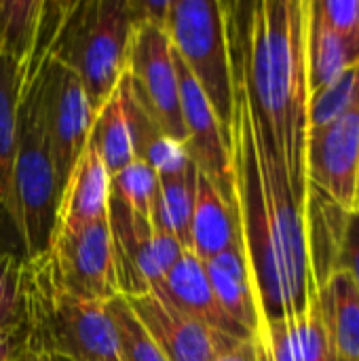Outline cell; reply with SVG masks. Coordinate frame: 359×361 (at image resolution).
Segmentation results:
<instances>
[{
	"label": "cell",
	"instance_id": "cell-1",
	"mask_svg": "<svg viewBox=\"0 0 359 361\" xmlns=\"http://www.w3.org/2000/svg\"><path fill=\"white\" fill-rule=\"evenodd\" d=\"M233 91L231 163L237 222L264 330L271 322L305 315L315 300L305 205L294 195L273 137L256 125L235 76Z\"/></svg>",
	"mask_w": 359,
	"mask_h": 361
},
{
	"label": "cell",
	"instance_id": "cell-2",
	"mask_svg": "<svg viewBox=\"0 0 359 361\" xmlns=\"http://www.w3.org/2000/svg\"><path fill=\"white\" fill-rule=\"evenodd\" d=\"M233 76L243 85L256 125L288 169L296 199L307 203V11L309 0L222 2Z\"/></svg>",
	"mask_w": 359,
	"mask_h": 361
},
{
	"label": "cell",
	"instance_id": "cell-3",
	"mask_svg": "<svg viewBox=\"0 0 359 361\" xmlns=\"http://www.w3.org/2000/svg\"><path fill=\"white\" fill-rule=\"evenodd\" d=\"M25 351L68 361H116L118 345L108 307L70 296L49 254L23 258L21 273Z\"/></svg>",
	"mask_w": 359,
	"mask_h": 361
},
{
	"label": "cell",
	"instance_id": "cell-4",
	"mask_svg": "<svg viewBox=\"0 0 359 361\" xmlns=\"http://www.w3.org/2000/svg\"><path fill=\"white\" fill-rule=\"evenodd\" d=\"M59 184L44 127L40 76L36 59L23 63L17 146L11 176L8 216L23 245V258L49 250L59 207Z\"/></svg>",
	"mask_w": 359,
	"mask_h": 361
},
{
	"label": "cell",
	"instance_id": "cell-5",
	"mask_svg": "<svg viewBox=\"0 0 359 361\" xmlns=\"http://www.w3.org/2000/svg\"><path fill=\"white\" fill-rule=\"evenodd\" d=\"M135 32L129 0H68L53 55L83 82L97 112L127 72Z\"/></svg>",
	"mask_w": 359,
	"mask_h": 361
},
{
	"label": "cell",
	"instance_id": "cell-6",
	"mask_svg": "<svg viewBox=\"0 0 359 361\" xmlns=\"http://www.w3.org/2000/svg\"><path fill=\"white\" fill-rule=\"evenodd\" d=\"M169 42L184 61L231 144L233 123V68L226 36L224 6L220 0H171L167 27Z\"/></svg>",
	"mask_w": 359,
	"mask_h": 361
},
{
	"label": "cell",
	"instance_id": "cell-7",
	"mask_svg": "<svg viewBox=\"0 0 359 361\" xmlns=\"http://www.w3.org/2000/svg\"><path fill=\"white\" fill-rule=\"evenodd\" d=\"M127 78L131 95L152 125L186 144L174 47L163 27L138 25L129 47Z\"/></svg>",
	"mask_w": 359,
	"mask_h": 361
},
{
	"label": "cell",
	"instance_id": "cell-8",
	"mask_svg": "<svg viewBox=\"0 0 359 361\" xmlns=\"http://www.w3.org/2000/svg\"><path fill=\"white\" fill-rule=\"evenodd\" d=\"M108 224L123 296L150 292L188 252L171 233L131 212L110 195Z\"/></svg>",
	"mask_w": 359,
	"mask_h": 361
},
{
	"label": "cell",
	"instance_id": "cell-9",
	"mask_svg": "<svg viewBox=\"0 0 359 361\" xmlns=\"http://www.w3.org/2000/svg\"><path fill=\"white\" fill-rule=\"evenodd\" d=\"M47 254L59 286L70 296L106 305L121 294L108 218L76 233H55Z\"/></svg>",
	"mask_w": 359,
	"mask_h": 361
},
{
	"label": "cell",
	"instance_id": "cell-10",
	"mask_svg": "<svg viewBox=\"0 0 359 361\" xmlns=\"http://www.w3.org/2000/svg\"><path fill=\"white\" fill-rule=\"evenodd\" d=\"M307 180L343 209L359 207V102L307 135Z\"/></svg>",
	"mask_w": 359,
	"mask_h": 361
},
{
	"label": "cell",
	"instance_id": "cell-11",
	"mask_svg": "<svg viewBox=\"0 0 359 361\" xmlns=\"http://www.w3.org/2000/svg\"><path fill=\"white\" fill-rule=\"evenodd\" d=\"M178 85H180V108L182 123L186 131V148L193 165L203 173L224 197V201L237 212L235 205V186H233V163H231V144L220 127V121L207 102L205 93L184 66V61L174 51Z\"/></svg>",
	"mask_w": 359,
	"mask_h": 361
},
{
	"label": "cell",
	"instance_id": "cell-12",
	"mask_svg": "<svg viewBox=\"0 0 359 361\" xmlns=\"http://www.w3.org/2000/svg\"><path fill=\"white\" fill-rule=\"evenodd\" d=\"M125 298L169 361H212L243 343L178 313L152 292Z\"/></svg>",
	"mask_w": 359,
	"mask_h": 361
},
{
	"label": "cell",
	"instance_id": "cell-13",
	"mask_svg": "<svg viewBox=\"0 0 359 361\" xmlns=\"http://www.w3.org/2000/svg\"><path fill=\"white\" fill-rule=\"evenodd\" d=\"M150 292L178 313L216 332H222L237 341H254L220 307L207 279L205 267L193 252H186Z\"/></svg>",
	"mask_w": 359,
	"mask_h": 361
},
{
	"label": "cell",
	"instance_id": "cell-14",
	"mask_svg": "<svg viewBox=\"0 0 359 361\" xmlns=\"http://www.w3.org/2000/svg\"><path fill=\"white\" fill-rule=\"evenodd\" d=\"M112 176L93 148H85L76 161L57 207L55 233H76L108 218ZM53 233V235H55Z\"/></svg>",
	"mask_w": 359,
	"mask_h": 361
},
{
	"label": "cell",
	"instance_id": "cell-15",
	"mask_svg": "<svg viewBox=\"0 0 359 361\" xmlns=\"http://www.w3.org/2000/svg\"><path fill=\"white\" fill-rule=\"evenodd\" d=\"M203 267L220 307L256 343L262 334V319H260L254 283L245 262L243 247L226 250L205 260Z\"/></svg>",
	"mask_w": 359,
	"mask_h": 361
},
{
	"label": "cell",
	"instance_id": "cell-16",
	"mask_svg": "<svg viewBox=\"0 0 359 361\" xmlns=\"http://www.w3.org/2000/svg\"><path fill=\"white\" fill-rule=\"evenodd\" d=\"M133 97L127 72L118 80L112 95L106 104L95 112V121L89 133L87 146L95 150V154L104 161L110 176L125 169L133 163L135 157V142H133Z\"/></svg>",
	"mask_w": 359,
	"mask_h": 361
},
{
	"label": "cell",
	"instance_id": "cell-17",
	"mask_svg": "<svg viewBox=\"0 0 359 361\" xmlns=\"http://www.w3.org/2000/svg\"><path fill=\"white\" fill-rule=\"evenodd\" d=\"M256 347L262 361H332L317 298L305 315L267 324Z\"/></svg>",
	"mask_w": 359,
	"mask_h": 361
},
{
	"label": "cell",
	"instance_id": "cell-18",
	"mask_svg": "<svg viewBox=\"0 0 359 361\" xmlns=\"http://www.w3.org/2000/svg\"><path fill=\"white\" fill-rule=\"evenodd\" d=\"M233 247H243L237 212L224 201L218 188L203 173L197 171V195L190 222V252L201 262H205Z\"/></svg>",
	"mask_w": 359,
	"mask_h": 361
},
{
	"label": "cell",
	"instance_id": "cell-19",
	"mask_svg": "<svg viewBox=\"0 0 359 361\" xmlns=\"http://www.w3.org/2000/svg\"><path fill=\"white\" fill-rule=\"evenodd\" d=\"M332 361H359V294L351 279L336 271L315 288Z\"/></svg>",
	"mask_w": 359,
	"mask_h": 361
},
{
	"label": "cell",
	"instance_id": "cell-20",
	"mask_svg": "<svg viewBox=\"0 0 359 361\" xmlns=\"http://www.w3.org/2000/svg\"><path fill=\"white\" fill-rule=\"evenodd\" d=\"M353 66H359L358 51L322 21V17L313 8V2L309 0V11H307L309 95L324 89Z\"/></svg>",
	"mask_w": 359,
	"mask_h": 361
},
{
	"label": "cell",
	"instance_id": "cell-21",
	"mask_svg": "<svg viewBox=\"0 0 359 361\" xmlns=\"http://www.w3.org/2000/svg\"><path fill=\"white\" fill-rule=\"evenodd\" d=\"M23 63L0 53V205L11 207V176L17 146Z\"/></svg>",
	"mask_w": 359,
	"mask_h": 361
},
{
	"label": "cell",
	"instance_id": "cell-22",
	"mask_svg": "<svg viewBox=\"0 0 359 361\" xmlns=\"http://www.w3.org/2000/svg\"><path fill=\"white\" fill-rule=\"evenodd\" d=\"M197 195V167L184 173L159 178V192L152 207V224L171 233L190 252V222Z\"/></svg>",
	"mask_w": 359,
	"mask_h": 361
},
{
	"label": "cell",
	"instance_id": "cell-23",
	"mask_svg": "<svg viewBox=\"0 0 359 361\" xmlns=\"http://www.w3.org/2000/svg\"><path fill=\"white\" fill-rule=\"evenodd\" d=\"M47 0H0V53L25 63L40 38Z\"/></svg>",
	"mask_w": 359,
	"mask_h": 361
},
{
	"label": "cell",
	"instance_id": "cell-24",
	"mask_svg": "<svg viewBox=\"0 0 359 361\" xmlns=\"http://www.w3.org/2000/svg\"><path fill=\"white\" fill-rule=\"evenodd\" d=\"M108 313L114 324L116 345H118V360L121 361H169L154 343V338L146 332L138 315L133 313L131 305L123 294L114 296L106 302Z\"/></svg>",
	"mask_w": 359,
	"mask_h": 361
},
{
	"label": "cell",
	"instance_id": "cell-25",
	"mask_svg": "<svg viewBox=\"0 0 359 361\" xmlns=\"http://www.w3.org/2000/svg\"><path fill=\"white\" fill-rule=\"evenodd\" d=\"M359 102V66L349 68L324 89L309 95V131L322 129Z\"/></svg>",
	"mask_w": 359,
	"mask_h": 361
},
{
	"label": "cell",
	"instance_id": "cell-26",
	"mask_svg": "<svg viewBox=\"0 0 359 361\" xmlns=\"http://www.w3.org/2000/svg\"><path fill=\"white\" fill-rule=\"evenodd\" d=\"M157 192H159V176L140 159H135L125 169L112 176L110 195L146 220H152Z\"/></svg>",
	"mask_w": 359,
	"mask_h": 361
},
{
	"label": "cell",
	"instance_id": "cell-27",
	"mask_svg": "<svg viewBox=\"0 0 359 361\" xmlns=\"http://www.w3.org/2000/svg\"><path fill=\"white\" fill-rule=\"evenodd\" d=\"M23 256L0 252V330L23 328Z\"/></svg>",
	"mask_w": 359,
	"mask_h": 361
},
{
	"label": "cell",
	"instance_id": "cell-28",
	"mask_svg": "<svg viewBox=\"0 0 359 361\" xmlns=\"http://www.w3.org/2000/svg\"><path fill=\"white\" fill-rule=\"evenodd\" d=\"M322 21L345 38L359 55V0H311Z\"/></svg>",
	"mask_w": 359,
	"mask_h": 361
},
{
	"label": "cell",
	"instance_id": "cell-29",
	"mask_svg": "<svg viewBox=\"0 0 359 361\" xmlns=\"http://www.w3.org/2000/svg\"><path fill=\"white\" fill-rule=\"evenodd\" d=\"M336 271H343L351 279L353 288L359 294V207L351 209L347 216V224L336 258Z\"/></svg>",
	"mask_w": 359,
	"mask_h": 361
},
{
	"label": "cell",
	"instance_id": "cell-30",
	"mask_svg": "<svg viewBox=\"0 0 359 361\" xmlns=\"http://www.w3.org/2000/svg\"><path fill=\"white\" fill-rule=\"evenodd\" d=\"M25 351L23 328L0 330V361H15Z\"/></svg>",
	"mask_w": 359,
	"mask_h": 361
},
{
	"label": "cell",
	"instance_id": "cell-31",
	"mask_svg": "<svg viewBox=\"0 0 359 361\" xmlns=\"http://www.w3.org/2000/svg\"><path fill=\"white\" fill-rule=\"evenodd\" d=\"M212 361H262L260 360V351L256 347L254 341H243L237 347H233L231 351L218 355L216 360Z\"/></svg>",
	"mask_w": 359,
	"mask_h": 361
},
{
	"label": "cell",
	"instance_id": "cell-32",
	"mask_svg": "<svg viewBox=\"0 0 359 361\" xmlns=\"http://www.w3.org/2000/svg\"><path fill=\"white\" fill-rule=\"evenodd\" d=\"M15 361H68L63 357H57V355H44V353H30V351H23Z\"/></svg>",
	"mask_w": 359,
	"mask_h": 361
},
{
	"label": "cell",
	"instance_id": "cell-33",
	"mask_svg": "<svg viewBox=\"0 0 359 361\" xmlns=\"http://www.w3.org/2000/svg\"><path fill=\"white\" fill-rule=\"evenodd\" d=\"M116 361H121V360H116Z\"/></svg>",
	"mask_w": 359,
	"mask_h": 361
}]
</instances>
